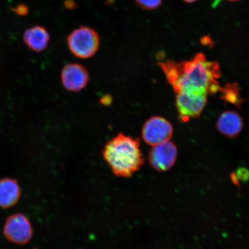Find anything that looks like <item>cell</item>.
Masks as SVG:
<instances>
[{
	"label": "cell",
	"instance_id": "6da1fadb",
	"mask_svg": "<svg viewBox=\"0 0 249 249\" xmlns=\"http://www.w3.org/2000/svg\"><path fill=\"white\" fill-rule=\"evenodd\" d=\"M176 93L192 92L208 95L219 91L217 82L220 77L219 64L208 61L202 53L191 60L176 62L168 61L158 64Z\"/></svg>",
	"mask_w": 249,
	"mask_h": 249
},
{
	"label": "cell",
	"instance_id": "7a4b0ae2",
	"mask_svg": "<svg viewBox=\"0 0 249 249\" xmlns=\"http://www.w3.org/2000/svg\"><path fill=\"white\" fill-rule=\"evenodd\" d=\"M102 154L115 175L124 178L132 177L145 162L140 140L123 133L108 142Z\"/></svg>",
	"mask_w": 249,
	"mask_h": 249
},
{
	"label": "cell",
	"instance_id": "3957f363",
	"mask_svg": "<svg viewBox=\"0 0 249 249\" xmlns=\"http://www.w3.org/2000/svg\"><path fill=\"white\" fill-rule=\"evenodd\" d=\"M67 44L74 56L80 58H88L98 52L100 36L92 28L81 26L74 29L68 36Z\"/></svg>",
	"mask_w": 249,
	"mask_h": 249
},
{
	"label": "cell",
	"instance_id": "277c9868",
	"mask_svg": "<svg viewBox=\"0 0 249 249\" xmlns=\"http://www.w3.org/2000/svg\"><path fill=\"white\" fill-rule=\"evenodd\" d=\"M3 232L8 241L16 245H24L32 239V225L23 213H16L5 221Z\"/></svg>",
	"mask_w": 249,
	"mask_h": 249
},
{
	"label": "cell",
	"instance_id": "5b68a950",
	"mask_svg": "<svg viewBox=\"0 0 249 249\" xmlns=\"http://www.w3.org/2000/svg\"><path fill=\"white\" fill-rule=\"evenodd\" d=\"M207 101V95L192 92L177 93L176 107L180 119L186 122L200 116Z\"/></svg>",
	"mask_w": 249,
	"mask_h": 249
},
{
	"label": "cell",
	"instance_id": "8992f818",
	"mask_svg": "<svg viewBox=\"0 0 249 249\" xmlns=\"http://www.w3.org/2000/svg\"><path fill=\"white\" fill-rule=\"evenodd\" d=\"M173 129L171 124L165 118L153 117L144 124L142 136L145 142L152 146L169 141Z\"/></svg>",
	"mask_w": 249,
	"mask_h": 249
},
{
	"label": "cell",
	"instance_id": "52a82bcc",
	"mask_svg": "<svg viewBox=\"0 0 249 249\" xmlns=\"http://www.w3.org/2000/svg\"><path fill=\"white\" fill-rule=\"evenodd\" d=\"M178 155L176 145L167 141L153 146L149 154V162L158 171L169 170L175 164Z\"/></svg>",
	"mask_w": 249,
	"mask_h": 249
},
{
	"label": "cell",
	"instance_id": "ba28073f",
	"mask_svg": "<svg viewBox=\"0 0 249 249\" xmlns=\"http://www.w3.org/2000/svg\"><path fill=\"white\" fill-rule=\"evenodd\" d=\"M61 81L64 88L71 92H79L85 88L89 81V74L82 65H65L61 72Z\"/></svg>",
	"mask_w": 249,
	"mask_h": 249
},
{
	"label": "cell",
	"instance_id": "9c48e42d",
	"mask_svg": "<svg viewBox=\"0 0 249 249\" xmlns=\"http://www.w3.org/2000/svg\"><path fill=\"white\" fill-rule=\"evenodd\" d=\"M21 189L17 180L11 178L0 179V208L7 209L19 201Z\"/></svg>",
	"mask_w": 249,
	"mask_h": 249
},
{
	"label": "cell",
	"instance_id": "30bf717a",
	"mask_svg": "<svg viewBox=\"0 0 249 249\" xmlns=\"http://www.w3.org/2000/svg\"><path fill=\"white\" fill-rule=\"evenodd\" d=\"M51 36L45 27L36 26L25 31L23 40L31 51L42 52L48 48Z\"/></svg>",
	"mask_w": 249,
	"mask_h": 249
},
{
	"label": "cell",
	"instance_id": "8fae6325",
	"mask_svg": "<svg viewBox=\"0 0 249 249\" xmlns=\"http://www.w3.org/2000/svg\"><path fill=\"white\" fill-rule=\"evenodd\" d=\"M243 127L242 118L235 111L224 112L218 119V130L229 138H235L241 132Z\"/></svg>",
	"mask_w": 249,
	"mask_h": 249
},
{
	"label": "cell",
	"instance_id": "7c38bea8",
	"mask_svg": "<svg viewBox=\"0 0 249 249\" xmlns=\"http://www.w3.org/2000/svg\"><path fill=\"white\" fill-rule=\"evenodd\" d=\"M220 90L222 93V97L226 102L231 103L237 107L241 105L243 102L235 85H227L225 87L220 88Z\"/></svg>",
	"mask_w": 249,
	"mask_h": 249
},
{
	"label": "cell",
	"instance_id": "4fadbf2b",
	"mask_svg": "<svg viewBox=\"0 0 249 249\" xmlns=\"http://www.w3.org/2000/svg\"><path fill=\"white\" fill-rule=\"evenodd\" d=\"M135 1L140 8L145 10L157 9L162 3V0H135Z\"/></svg>",
	"mask_w": 249,
	"mask_h": 249
},
{
	"label": "cell",
	"instance_id": "5bb4252c",
	"mask_svg": "<svg viewBox=\"0 0 249 249\" xmlns=\"http://www.w3.org/2000/svg\"><path fill=\"white\" fill-rule=\"evenodd\" d=\"M235 174L239 181L247 182L249 179V171L246 168H239Z\"/></svg>",
	"mask_w": 249,
	"mask_h": 249
},
{
	"label": "cell",
	"instance_id": "9a60e30c",
	"mask_svg": "<svg viewBox=\"0 0 249 249\" xmlns=\"http://www.w3.org/2000/svg\"><path fill=\"white\" fill-rule=\"evenodd\" d=\"M14 12L18 15L21 16L26 15L29 12V9L27 6L24 5H18L17 7L14 8Z\"/></svg>",
	"mask_w": 249,
	"mask_h": 249
},
{
	"label": "cell",
	"instance_id": "2e32d148",
	"mask_svg": "<svg viewBox=\"0 0 249 249\" xmlns=\"http://www.w3.org/2000/svg\"><path fill=\"white\" fill-rule=\"evenodd\" d=\"M231 179L233 184L239 186V183H239V180L235 172H232L231 174Z\"/></svg>",
	"mask_w": 249,
	"mask_h": 249
},
{
	"label": "cell",
	"instance_id": "e0dca14e",
	"mask_svg": "<svg viewBox=\"0 0 249 249\" xmlns=\"http://www.w3.org/2000/svg\"><path fill=\"white\" fill-rule=\"evenodd\" d=\"M222 1V0H215V1H214V3L213 5H217L218 4H219V2ZM227 1H239V0H227Z\"/></svg>",
	"mask_w": 249,
	"mask_h": 249
},
{
	"label": "cell",
	"instance_id": "ac0fdd59",
	"mask_svg": "<svg viewBox=\"0 0 249 249\" xmlns=\"http://www.w3.org/2000/svg\"><path fill=\"white\" fill-rule=\"evenodd\" d=\"M183 1L188 2V3H192L196 1H197V0H183Z\"/></svg>",
	"mask_w": 249,
	"mask_h": 249
},
{
	"label": "cell",
	"instance_id": "d6986e66",
	"mask_svg": "<svg viewBox=\"0 0 249 249\" xmlns=\"http://www.w3.org/2000/svg\"><path fill=\"white\" fill-rule=\"evenodd\" d=\"M107 2L108 4H112V3H113L114 1V0H107Z\"/></svg>",
	"mask_w": 249,
	"mask_h": 249
},
{
	"label": "cell",
	"instance_id": "ffe728a7",
	"mask_svg": "<svg viewBox=\"0 0 249 249\" xmlns=\"http://www.w3.org/2000/svg\"></svg>",
	"mask_w": 249,
	"mask_h": 249
}]
</instances>
